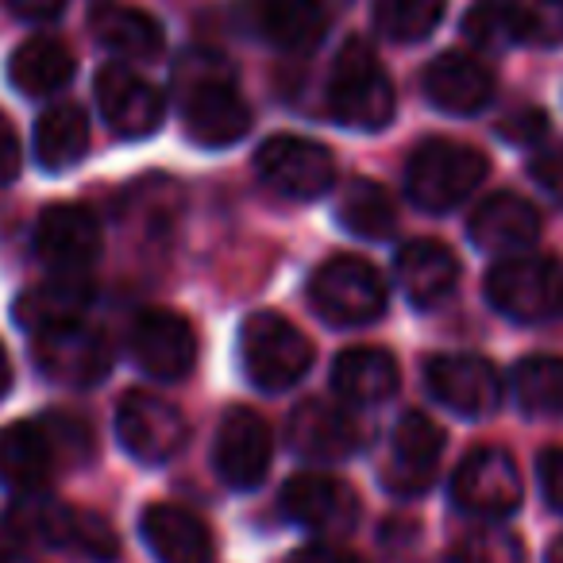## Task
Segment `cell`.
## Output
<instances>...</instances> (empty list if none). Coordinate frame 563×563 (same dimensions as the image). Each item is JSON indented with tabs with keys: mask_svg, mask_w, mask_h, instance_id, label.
<instances>
[{
	"mask_svg": "<svg viewBox=\"0 0 563 563\" xmlns=\"http://www.w3.org/2000/svg\"><path fill=\"white\" fill-rule=\"evenodd\" d=\"M178 74L189 81L181 86V120H186V135L197 147H232L251 132V104L235 89L228 66L209 51H194Z\"/></svg>",
	"mask_w": 563,
	"mask_h": 563,
	"instance_id": "1",
	"label": "cell"
},
{
	"mask_svg": "<svg viewBox=\"0 0 563 563\" xmlns=\"http://www.w3.org/2000/svg\"><path fill=\"white\" fill-rule=\"evenodd\" d=\"M324 104H329V117L352 132H383L394 120V86L363 40L344 43V51L336 55Z\"/></svg>",
	"mask_w": 563,
	"mask_h": 563,
	"instance_id": "2",
	"label": "cell"
},
{
	"mask_svg": "<svg viewBox=\"0 0 563 563\" xmlns=\"http://www.w3.org/2000/svg\"><path fill=\"white\" fill-rule=\"evenodd\" d=\"M9 529L20 540H40L47 548H70V552L86 555L97 563H112L120 555V540L104 517L89 514V509L66 506L47 494H24V498L12 506Z\"/></svg>",
	"mask_w": 563,
	"mask_h": 563,
	"instance_id": "3",
	"label": "cell"
},
{
	"mask_svg": "<svg viewBox=\"0 0 563 563\" xmlns=\"http://www.w3.org/2000/svg\"><path fill=\"white\" fill-rule=\"evenodd\" d=\"M486 155L460 140H429L406 163V194L421 212H452L486 181Z\"/></svg>",
	"mask_w": 563,
	"mask_h": 563,
	"instance_id": "4",
	"label": "cell"
},
{
	"mask_svg": "<svg viewBox=\"0 0 563 563\" xmlns=\"http://www.w3.org/2000/svg\"><path fill=\"white\" fill-rule=\"evenodd\" d=\"M240 363L251 386L282 394L298 386L313 367V344L294 321L278 313H251L240 324Z\"/></svg>",
	"mask_w": 563,
	"mask_h": 563,
	"instance_id": "5",
	"label": "cell"
},
{
	"mask_svg": "<svg viewBox=\"0 0 563 563\" xmlns=\"http://www.w3.org/2000/svg\"><path fill=\"white\" fill-rule=\"evenodd\" d=\"M486 301L517 324L563 317V263L552 255H509L486 274Z\"/></svg>",
	"mask_w": 563,
	"mask_h": 563,
	"instance_id": "6",
	"label": "cell"
},
{
	"mask_svg": "<svg viewBox=\"0 0 563 563\" xmlns=\"http://www.w3.org/2000/svg\"><path fill=\"white\" fill-rule=\"evenodd\" d=\"M313 309L336 329H363L386 313V282L367 258L336 255L317 266L309 282Z\"/></svg>",
	"mask_w": 563,
	"mask_h": 563,
	"instance_id": "7",
	"label": "cell"
},
{
	"mask_svg": "<svg viewBox=\"0 0 563 563\" xmlns=\"http://www.w3.org/2000/svg\"><path fill=\"white\" fill-rule=\"evenodd\" d=\"M255 170L274 194L290 201H317L336 181V158L324 143L306 135H271L255 151Z\"/></svg>",
	"mask_w": 563,
	"mask_h": 563,
	"instance_id": "8",
	"label": "cell"
},
{
	"mask_svg": "<svg viewBox=\"0 0 563 563\" xmlns=\"http://www.w3.org/2000/svg\"><path fill=\"white\" fill-rule=\"evenodd\" d=\"M525 498L521 471L501 448H471L452 475V501L475 517H509Z\"/></svg>",
	"mask_w": 563,
	"mask_h": 563,
	"instance_id": "9",
	"label": "cell"
},
{
	"mask_svg": "<svg viewBox=\"0 0 563 563\" xmlns=\"http://www.w3.org/2000/svg\"><path fill=\"white\" fill-rule=\"evenodd\" d=\"M117 437L124 452L140 463H166L181 452L189 424L174 401L147 390H132L117 406Z\"/></svg>",
	"mask_w": 563,
	"mask_h": 563,
	"instance_id": "10",
	"label": "cell"
},
{
	"mask_svg": "<svg viewBox=\"0 0 563 563\" xmlns=\"http://www.w3.org/2000/svg\"><path fill=\"white\" fill-rule=\"evenodd\" d=\"M32 360L51 383L58 386H97L112 367V347L89 324L74 321L63 329L35 332L32 340Z\"/></svg>",
	"mask_w": 563,
	"mask_h": 563,
	"instance_id": "11",
	"label": "cell"
},
{
	"mask_svg": "<svg viewBox=\"0 0 563 563\" xmlns=\"http://www.w3.org/2000/svg\"><path fill=\"white\" fill-rule=\"evenodd\" d=\"M429 394L460 417H490L501 406V375L486 355L448 352L424 367Z\"/></svg>",
	"mask_w": 563,
	"mask_h": 563,
	"instance_id": "12",
	"label": "cell"
},
{
	"mask_svg": "<svg viewBox=\"0 0 563 563\" xmlns=\"http://www.w3.org/2000/svg\"><path fill=\"white\" fill-rule=\"evenodd\" d=\"M274 455L271 424L247 406H232L220 417L217 444H212V463L217 475L224 478L232 490H251L266 478Z\"/></svg>",
	"mask_w": 563,
	"mask_h": 563,
	"instance_id": "13",
	"label": "cell"
},
{
	"mask_svg": "<svg viewBox=\"0 0 563 563\" xmlns=\"http://www.w3.org/2000/svg\"><path fill=\"white\" fill-rule=\"evenodd\" d=\"M282 514L317 537H347L360 521V498L332 475H294L282 486Z\"/></svg>",
	"mask_w": 563,
	"mask_h": 563,
	"instance_id": "14",
	"label": "cell"
},
{
	"mask_svg": "<svg viewBox=\"0 0 563 563\" xmlns=\"http://www.w3.org/2000/svg\"><path fill=\"white\" fill-rule=\"evenodd\" d=\"M97 109L120 140H147L163 128V93L128 66L109 63L97 74Z\"/></svg>",
	"mask_w": 563,
	"mask_h": 563,
	"instance_id": "15",
	"label": "cell"
},
{
	"mask_svg": "<svg viewBox=\"0 0 563 563\" xmlns=\"http://www.w3.org/2000/svg\"><path fill=\"white\" fill-rule=\"evenodd\" d=\"M132 360L143 375L158 383H178L197 363V336L186 317L170 309H151L132 324Z\"/></svg>",
	"mask_w": 563,
	"mask_h": 563,
	"instance_id": "16",
	"label": "cell"
},
{
	"mask_svg": "<svg viewBox=\"0 0 563 563\" xmlns=\"http://www.w3.org/2000/svg\"><path fill=\"white\" fill-rule=\"evenodd\" d=\"M35 247L55 274H86L101 255V224L81 205H51L35 228Z\"/></svg>",
	"mask_w": 563,
	"mask_h": 563,
	"instance_id": "17",
	"label": "cell"
},
{
	"mask_svg": "<svg viewBox=\"0 0 563 563\" xmlns=\"http://www.w3.org/2000/svg\"><path fill=\"white\" fill-rule=\"evenodd\" d=\"M440 455H444V432L424 413H406L394 429L390 460H386V486L394 494H424L437 478Z\"/></svg>",
	"mask_w": 563,
	"mask_h": 563,
	"instance_id": "18",
	"label": "cell"
},
{
	"mask_svg": "<svg viewBox=\"0 0 563 563\" xmlns=\"http://www.w3.org/2000/svg\"><path fill=\"white\" fill-rule=\"evenodd\" d=\"M286 440H290V448L301 460L336 463V460H347V455L360 448L363 432H360V421H355L344 406L324 401V398H309L290 413Z\"/></svg>",
	"mask_w": 563,
	"mask_h": 563,
	"instance_id": "19",
	"label": "cell"
},
{
	"mask_svg": "<svg viewBox=\"0 0 563 563\" xmlns=\"http://www.w3.org/2000/svg\"><path fill=\"white\" fill-rule=\"evenodd\" d=\"M421 89L429 104H437L440 112H452V117H475L494 101L490 70L463 51H444L440 58H432L421 74Z\"/></svg>",
	"mask_w": 563,
	"mask_h": 563,
	"instance_id": "20",
	"label": "cell"
},
{
	"mask_svg": "<svg viewBox=\"0 0 563 563\" xmlns=\"http://www.w3.org/2000/svg\"><path fill=\"white\" fill-rule=\"evenodd\" d=\"M467 235L486 255H525L540 235V212L517 194H494L471 212Z\"/></svg>",
	"mask_w": 563,
	"mask_h": 563,
	"instance_id": "21",
	"label": "cell"
},
{
	"mask_svg": "<svg viewBox=\"0 0 563 563\" xmlns=\"http://www.w3.org/2000/svg\"><path fill=\"white\" fill-rule=\"evenodd\" d=\"M398 286L417 309H432L460 286V255L440 240H409L394 258Z\"/></svg>",
	"mask_w": 563,
	"mask_h": 563,
	"instance_id": "22",
	"label": "cell"
},
{
	"mask_svg": "<svg viewBox=\"0 0 563 563\" xmlns=\"http://www.w3.org/2000/svg\"><path fill=\"white\" fill-rule=\"evenodd\" d=\"M58 452L43 421H12L0 429V486L35 494L47 486Z\"/></svg>",
	"mask_w": 563,
	"mask_h": 563,
	"instance_id": "23",
	"label": "cell"
},
{
	"mask_svg": "<svg viewBox=\"0 0 563 563\" xmlns=\"http://www.w3.org/2000/svg\"><path fill=\"white\" fill-rule=\"evenodd\" d=\"M143 540L158 563H209L212 560V532L197 514L170 501L143 509Z\"/></svg>",
	"mask_w": 563,
	"mask_h": 563,
	"instance_id": "24",
	"label": "cell"
},
{
	"mask_svg": "<svg viewBox=\"0 0 563 563\" xmlns=\"http://www.w3.org/2000/svg\"><path fill=\"white\" fill-rule=\"evenodd\" d=\"M89 301H93V286L86 274H51L43 286L24 290L16 298V321L27 332L63 329V324L81 321Z\"/></svg>",
	"mask_w": 563,
	"mask_h": 563,
	"instance_id": "25",
	"label": "cell"
},
{
	"mask_svg": "<svg viewBox=\"0 0 563 563\" xmlns=\"http://www.w3.org/2000/svg\"><path fill=\"white\" fill-rule=\"evenodd\" d=\"M251 27L282 51H306L329 27L321 0H247Z\"/></svg>",
	"mask_w": 563,
	"mask_h": 563,
	"instance_id": "26",
	"label": "cell"
},
{
	"mask_svg": "<svg viewBox=\"0 0 563 563\" xmlns=\"http://www.w3.org/2000/svg\"><path fill=\"white\" fill-rule=\"evenodd\" d=\"M89 27H93V40L104 51H112L117 58L147 63V58H155L163 51V27H158V20L147 16L143 9H132V4L104 0V4L93 9V16H89Z\"/></svg>",
	"mask_w": 563,
	"mask_h": 563,
	"instance_id": "27",
	"label": "cell"
},
{
	"mask_svg": "<svg viewBox=\"0 0 563 563\" xmlns=\"http://www.w3.org/2000/svg\"><path fill=\"white\" fill-rule=\"evenodd\" d=\"M332 390L352 406H378L398 390V363L383 347H347L332 363Z\"/></svg>",
	"mask_w": 563,
	"mask_h": 563,
	"instance_id": "28",
	"label": "cell"
},
{
	"mask_svg": "<svg viewBox=\"0 0 563 563\" xmlns=\"http://www.w3.org/2000/svg\"><path fill=\"white\" fill-rule=\"evenodd\" d=\"M74 78V55L58 40L35 35L9 58V86L20 97H51Z\"/></svg>",
	"mask_w": 563,
	"mask_h": 563,
	"instance_id": "29",
	"label": "cell"
},
{
	"mask_svg": "<svg viewBox=\"0 0 563 563\" xmlns=\"http://www.w3.org/2000/svg\"><path fill=\"white\" fill-rule=\"evenodd\" d=\"M89 151V120L78 104H51L35 120V163L43 170H70Z\"/></svg>",
	"mask_w": 563,
	"mask_h": 563,
	"instance_id": "30",
	"label": "cell"
},
{
	"mask_svg": "<svg viewBox=\"0 0 563 563\" xmlns=\"http://www.w3.org/2000/svg\"><path fill=\"white\" fill-rule=\"evenodd\" d=\"M340 224L347 228L360 240H386L398 228V209H394V197L386 194L378 181L355 178L352 186L340 197Z\"/></svg>",
	"mask_w": 563,
	"mask_h": 563,
	"instance_id": "31",
	"label": "cell"
},
{
	"mask_svg": "<svg viewBox=\"0 0 563 563\" xmlns=\"http://www.w3.org/2000/svg\"><path fill=\"white\" fill-rule=\"evenodd\" d=\"M517 406L532 417H563V360L529 355L514 367Z\"/></svg>",
	"mask_w": 563,
	"mask_h": 563,
	"instance_id": "32",
	"label": "cell"
},
{
	"mask_svg": "<svg viewBox=\"0 0 563 563\" xmlns=\"http://www.w3.org/2000/svg\"><path fill=\"white\" fill-rule=\"evenodd\" d=\"M532 27H537V20L517 9V4H509V0H486L463 20V35L483 51L517 47V43L532 40Z\"/></svg>",
	"mask_w": 563,
	"mask_h": 563,
	"instance_id": "33",
	"label": "cell"
},
{
	"mask_svg": "<svg viewBox=\"0 0 563 563\" xmlns=\"http://www.w3.org/2000/svg\"><path fill=\"white\" fill-rule=\"evenodd\" d=\"M444 20V0H378L375 27L394 43H421Z\"/></svg>",
	"mask_w": 563,
	"mask_h": 563,
	"instance_id": "34",
	"label": "cell"
},
{
	"mask_svg": "<svg viewBox=\"0 0 563 563\" xmlns=\"http://www.w3.org/2000/svg\"><path fill=\"white\" fill-rule=\"evenodd\" d=\"M43 424H47L51 444H55L58 460L86 463L89 455H93V432H89V424L81 421V417H74V413H47V417H43Z\"/></svg>",
	"mask_w": 563,
	"mask_h": 563,
	"instance_id": "35",
	"label": "cell"
},
{
	"mask_svg": "<svg viewBox=\"0 0 563 563\" xmlns=\"http://www.w3.org/2000/svg\"><path fill=\"white\" fill-rule=\"evenodd\" d=\"M544 132L548 117L540 109H514L506 112V120H498V135L506 143H517V147H532Z\"/></svg>",
	"mask_w": 563,
	"mask_h": 563,
	"instance_id": "36",
	"label": "cell"
},
{
	"mask_svg": "<svg viewBox=\"0 0 563 563\" xmlns=\"http://www.w3.org/2000/svg\"><path fill=\"white\" fill-rule=\"evenodd\" d=\"M529 174L555 205H563V143H552V147L537 151L529 163Z\"/></svg>",
	"mask_w": 563,
	"mask_h": 563,
	"instance_id": "37",
	"label": "cell"
},
{
	"mask_svg": "<svg viewBox=\"0 0 563 563\" xmlns=\"http://www.w3.org/2000/svg\"><path fill=\"white\" fill-rule=\"evenodd\" d=\"M537 475H540V490H544L548 506L563 514V448H548V452L540 455Z\"/></svg>",
	"mask_w": 563,
	"mask_h": 563,
	"instance_id": "38",
	"label": "cell"
},
{
	"mask_svg": "<svg viewBox=\"0 0 563 563\" xmlns=\"http://www.w3.org/2000/svg\"><path fill=\"white\" fill-rule=\"evenodd\" d=\"M20 166H24V155H20V135L12 128V120L0 112V186H12L20 178Z\"/></svg>",
	"mask_w": 563,
	"mask_h": 563,
	"instance_id": "39",
	"label": "cell"
},
{
	"mask_svg": "<svg viewBox=\"0 0 563 563\" xmlns=\"http://www.w3.org/2000/svg\"><path fill=\"white\" fill-rule=\"evenodd\" d=\"M4 9L16 20H27V24H51V20L63 16L66 0H4Z\"/></svg>",
	"mask_w": 563,
	"mask_h": 563,
	"instance_id": "40",
	"label": "cell"
},
{
	"mask_svg": "<svg viewBox=\"0 0 563 563\" xmlns=\"http://www.w3.org/2000/svg\"><path fill=\"white\" fill-rule=\"evenodd\" d=\"M282 563H367L363 555L347 552V548H329V544H313V548H298Z\"/></svg>",
	"mask_w": 563,
	"mask_h": 563,
	"instance_id": "41",
	"label": "cell"
},
{
	"mask_svg": "<svg viewBox=\"0 0 563 563\" xmlns=\"http://www.w3.org/2000/svg\"><path fill=\"white\" fill-rule=\"evenodd\" d=\"M12 390V363H9V352H4V344H0V398Z\"/></svg>",
	"mask_w": 563,
	"mask_h": 563,
	"instance_id": "42",
	"label": "cell"
},
{
	"mask_svg": "<svg viewBox=\"0 0 563 563\" xmlns=\"http://www.w3.org/2000/svg\"><path fill=\"white\" fill-rule=\"evenodd\" d=\"M437 563H478V560L471 552H448V555H440Z\"/></svg>",
	"mask_w": 563,
	"mask_h": 563,
	"instance_id": "43",
	"label": "cell"
},
{
	"mask_svg": "<svg viewBox=\"0 0 563 563\" xmlns=\"http://www.w3.org/2000/svg\"><path fill=\"white\" fill-rule=\"evenodd\" d=\"M548 563H563V537L552 540V548H548Z\"/></svg>",
	"mask_w": 563,
	"mask_h": 563,
	"instance_id": "44",
	"label": "cell"
},
{
	"mask_svg": "<svg viewBox=\"0 0 563 563\" xmlns=\"http://www.w3.org/2000/svg\"><path fill=\"white\" fill-rule=\"evenodd\" d=\"M12 563H27V560H12Z\"/></svg>",
	"mask_w": 563,
	"mask_h": 563,
	"instance_id": "45",
	"label": "cell"
}]
</instances>
